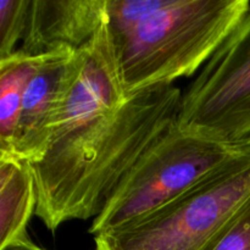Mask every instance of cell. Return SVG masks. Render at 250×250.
I'll return each mask as SVG.
<instances>
[{
  "label": "cell",
  "mask_w": 250,
  "mask_h": 250,
  "mask_svg": "<svg viewBox=\"0 0 250 250\" xmlns=\"http://www.w3.org/2000/svg\"><path fill=\"white\" fill-rule=\"evenodd\" d=\"M127 98L105 23L97 36L76 53L75 70L59 110L50 144L117 110Z\"/></svg>",
  "instance_id": "cell-6"
},
{
  "label": "cell",
  "mask_w": 250,
  "mask_h": 250,
  "mask_svg": "<svg viewBox=\"0 0 250 250\" xmlns=\"http://www.w3.org/2000/svg\"><path fill=\"white\" fill-rule=\"evenodd\" d=\"M76 66V53L43 56L22 98L14 156L29 164L43 159Z\"/></svg>",
  "instance_id": "cell-7"
},
{
  "label": "cell",
  "mask_w": 250,
  "mask_h": 250,
  "mask_svg": "<svg viewBox=\"0 0 250 250\" xmlns=\"http://www.w3.org/2000/svg\"><path fill=\"white\" fill-rule=\"evenodd\" d=\"M249 197L250 146H246L177 199L129 226L95 236L94 250H209Z\"/></svg>",
  "instance_id": "cell-3"
},
{
  "label": "cell",
  "mask_w": 250,
  "mask_h": 250,
  "mask_svg": "<svg viewBox=\"0 0 250 250\" xmlns=\"http://www.w3.org/2000/svg\"><path fill=\"white\" fill-rule=\"evenodd\" d=\"M42 58H31L16 51L0 60V156H14L22 98Z\"/></svg>",
  "instance_id": "cell-10"
},
{
  "label": "cell",
  "mask_w": 250,
  "mask_h": 250,
  "mask_svg": "<svg viewBox=\"0 0 250 250\" xmlns=\"http://www.w3.org/2000/svg\"><path fill=\"white\" fill-rule=\"evenodd\" d=\"M36 207V182L29 164L15 156H0V249L28 238L27 225Z\"/></svg>",
  "instance_id": "cell-9"
},
{
  "label": "cell",
  "mask_w": 250,
  "mask_h": 250,
  "mask_svg": "<svg viewBox=\"0 0 250 250\" xmlns=\"http://www.w3.org/2000/svg\"><path fill=\"white\" fill-rule=\"evenodd\" d=\"M106 23V0H29L17 51L31 58L77 53Z\"/></svg>",
  "instance_id": "cell-8"
},
{
  "label": "cell",
  "mask_w": 250,
  "mask_h": 250,
  "mask_svg": "<svg viewBox=\"0 0 250 250\" xmlns=\"http://www.w3.org/2000/svg\"><path fill=\"white\" fill-rule=\"evenodd\" d=\"M209 250H250V197L222 227Z\"/></svg>",
  "instance_id": "cell-13"
},
{
  "label": "cell",
  "mask_w": 250,
  "mask_h": 250,
  "mask_svg": "<svg viewBox=\"0 0 250 250\" xmlns=\"http://www.w3.org/2000/svg\"><path fill=\"white\" fill-rule=\"evenodd\" d=\"M182 92L159 85L129 95L115 111L54 141L34 176V214L51 232L95 219L137 163L178 126Z\"/></svg>",
  "instance_id": "cell-1"
},
{
  "label": "cell",
  "mask_w": 250,
  "mask_h": 250,
  "mask_svg": "<svg viewBox=\"0 0 250 250\" xmlns=\"http://www.w3.org/2000/svg\"><path fill=\"white\" fill-rule=\"evenodd\" d=\"M165 0H106V28L114 48L121 45L139 22Z\"/></svg>",
  "instance_id": "cell-11"
},
{
  "label": "cell",
  "mask_w": 250,
  "mask_h": 250,
  "mask_svg": "<svg viewBox=\"0 0 250 250\" xmlns=\"http://www.w3.org/2000/svg\"><path fill=\"white\" fill-rule=\"evenodd\" d=\"M249 11L248 0H165L114 48L127 97L192 76Z\"/></svg>",
  "instance_id": "cell-2"
},
{
  "label": "cell",
  "mask_w": 250,
  "mask_h": 250,
  "mask_svg": "<svg viewBox=\"0 0 250 250\" xmlns=\"http://www.w3.org/2000/svg\"><path fill=\"white\" fill-rule=\"evenodd\" d=\"M29 0H0V60L17 51V42L23 39Z\"/></svg>",
  "instance_id": "cell-12"
},
{
  "label": "cell",
  "mask_w": 250,
  "mask_h": 250,
  "mask_svg": "<svg viewBox=\"0 0 250 250\" xmlns=\"http://www.w3.org/2000/svg\"><path fill=\"white\" fill-rule=\"evenodd\" d=\"M178 127L229 144L250 136V11L182 94Z\"/></svg>",
  "instance_id": "cell-5"
},
{
  "label": "cell",
  "mask_w": 250,
  "mask_h": 250,
  "mask_svg": "<svg viewBox=\"0 0 250 250\" xmlns=\"http://www.w3.org/2000/svg\"><path fill=\"white\" fill-rule=\"evenodd\" d=\"M238 144H246V146H250V136L247 137V138H244L243 141L239 142Z\"/></svg>",
  "instance_id": "cell-15"
},
{
  "label": "cell",
  "mask_w": 250,
  "mask_h": 250,
  "mask_svg": "<svg viewBox=\"0 0 250 250\" xmlns=\"http://www.w3.org/2000/svg\"><path fill=\"white\" fill-rule=\"evenodd\" d=\"M0 250H45L39 248L38 246L31 242L29 238H24V239H20V241L12 242L10 243L9 246H6L5 248H1Z\"/></svg>",
  "instance_id": "cell-14"
},
{
  "label": "cell",
  "mask_w": 250,
  "mask_h": 250,
  "mask_svg": "<svg viewBox=\"0 0 250 250\" xmlns=\"http://www.w3.org/2000/svg\"><path fill=\"white\" fill-rule=\"evenodd\" d=\"M244 146L187 133L177 126L127 173L93 220L89 233L95 237L139 221L192 189Z\"/></svg>",
  "instance_id": "cell-4"
}]
</instances>
